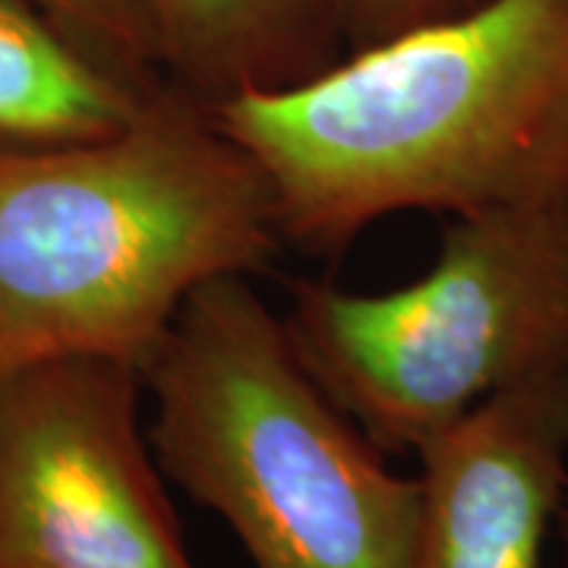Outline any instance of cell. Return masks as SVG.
Returning a JSON list of instances; mask_svg holds the SVG:
<instances>
[{
	"label": "cell",
	"instance_id": "1",
	"mask_svg": "<svg viewBox=\"0 0 568 568\" xmlns=\"http://www.w3.org/2000/svg\"><path fill=\"white\" fill-rule=\"evenodd\" d=\"M212 118L263 171L278 234L338 253L398 212L568 205V0H480Z\"/></svg>",
	"mask_w": 568,
	"mask_h": 568
},
{
	"label": "cell",
	"instance_id": "2",
	"mask_svg": "<svg viewBox=\"0 0 568 568\" xmlns=\"http://www.w3.org/2000/svg\"><path fill=\"white\" fill-rule=\"evenodd\" d=\"M278 244L263 171L171 85L108 140L0 142V379L61 357L142 369L193 291Z\"/></svg>",
	"mask_w": 568,
	"mask_h": 568
},
{
	"label": "cell",
	"instance_id": "3",
	"mask_svg": "<svg viewBox=\"0 0 568 568\" xmlns=\"http://www.w3.org/2000/svg\"><path fill=\"white\" fill-rule=\"evenodd\" d=\"M164 480L253 568H410L420 484L335 405L246 275L203 284L140 369Z\"/></svg>",
	"mask_w": 568,
	"mask_h": 568
},
{
	"label": "cell",
	"instance_id": "4",
	"mask_svg": "<svg viewBox=\"0 0 568 568\" xmlns=\"http://www.w3.org/2000/svg\"><path fill=\"white\" fill-rule=\"evenodd\" d=\"M284 328L386 455L506 388L568 376V205L455 219L420 278L383 294L306 282Z\"/></svg>",
	"mask_w": 568,
	"mask_h": 568
},
{
	"label": "cell",
	"instance_id": "5",
	"mask_svg": "<svg viewBox=\"0 0 568 568\" xmlns=\"http://www.w3.org/2000/svg\"><path fill=\"white\" fill-rule=\"evenodd\" d=\"M140 398V369L102 357L0 379V568H200Z\"/></svg>",
	"mask_w": 568,
	"mask_h": 568
},
{
	"label": "cell",
	"instance_id": "6",
	"mask_svg": "<svg viewBox=\"0 0 568 568\" xmlns=\"http://www.w3.org/2000/svg\"><path fill=\"white\" fill-rule=\"evenodd\" d=\"M414 455L410 568H540L568 493V376L493 395Z\"/></svg>",
	"mask_w": 568,
	"mask_h": 568
},
{
	"label": "cell",
	"instance_id": "7",
	"mask_svg": "<svg viewBox=\"0 0 568 568\" xmlns=\"http://www.w3.org/2000/svg\"><path fill=\"white\" fill-rule=\"evenodd\" d=\"M171 89L219 108L294 89L342 61L335 0H140Z\"/></svg>",
	"mask_w": 568,
	"mask_h": 568
},
{
	"label": "cell",
	"instance_id": "8",
	"mask_svg": "<svg viewBox=\"0 0 568 568\" xmlns=\"http://www.w3.org/2000/svg\"><path fill=\"white\" fill-rule=\"evenodd\" d=\"M164 85L102 58L39 0H0V142L80 145L118 136Z\"/></svg>",
	"mask_w": 568,
	"mask_h": 568
},
{
	"label": "cell",
	"instance_id": "9",
	"mask_svg": "<svg viewBox=\"0 0 568 568\" xmlns=\"http://www.w3.org/2000/svg\"><path fill=\"white\" fill-rule=\"evenodd\" d=\"M39 3L48 13H54L77 39L95 48L111 63L145 80H164L159 70L155 39L140 0H39Z\"/></svg>",
	"mask_w": 568,
	"mask_h": 568
},
{
	"label": "cell",
	"instance_id": "10",
	"mask_svg": "<svg viewBox=\"0 0 568 568\" xmlns=\"http://www.w3.org/2000/svg\"><path fill=\"white\" fill-rule=\"evenodd\" d=\"M480 0H335L338 22L351 51L395 39L407 29L455 17Z\"/></svg>",
	"mask_w": 568,
	"mask_h": 568
},
{
	"label": "cell",
	"instance_id": "11",
	"mask_svg": "<svg viewBox=\"0 0 568 568\" xmlns=\"http://www.w3.org/2000/svg\"><path fill=\"white\" fill-rule=\"evenodd\" d=\"M556 534H559V547H562V568H568V493L559 515H556Z\"/></svg>",
	"mask_w": 568,
	"mask_h": 568
}]
</instances>
